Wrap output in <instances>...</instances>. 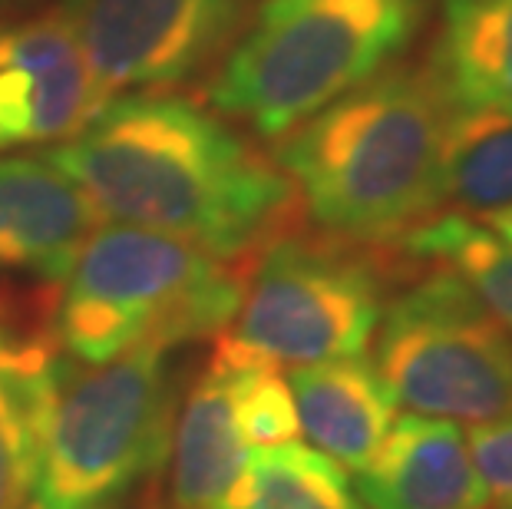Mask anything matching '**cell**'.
Returning <instances> with one entry per match:
<instances>
[{"label":"cell","instance_id":"6da1fadb","mask_svg":"<svg viewBox=\"0 0 512 509\" xmlns=\"http://www.w3.org/2000/svg\"><path fill=\"white\" fill-rule=\"evenodd\" d=\"M110 222L245 262L285 232L298 196L222 113L189 96L139 90L47 153Z\"/></svg>","mask_w":512,"mask_h":509},{"label":"cell","instance_id":"7a4b0ae2","mask_svg":"<svg viewBox=\"0 0 512 509\" xmlns=\"http://www.w3.org/2000/svg\"><path fill=\"white\" fill-rule=\"evenodd\" d=\"M446 119L427 63H390L281 136L275 162L324 235L403 242L443 209Z\"/></svg>","mask_w":512,"mask_h":509},{"label":"cell","instance_id":"3957f363","mask_svg":"<svg viewBox=\"0 0 512 509\" xmlns=\"http://www.w3.org/2000/svg\"><path fill=\"white\" fill-rule=\"evenodd\" d=\"M437 0H255L205 100L281 139L410 47Z\"/></svg>","mask_w":512,"mask_h":509},{"label":"cell","instance_id":"277c9868","mask_svg":"<svg viewBox=\"0 0 512 509\" xmlns=\"http://www.w3.org/2000/svg\"><path fill=\"white\" fill-rule=\"evenodd\" d=\"M248 272L179 238L106 222L86 238L57 305L53 338L80 364L159 344L219 338L245 295Z\"/></svg>","mask_w":512,"mask_h":509},{"label":"cell","instance_id":"5b68a950","mask_svg":"<svg viewBox=\"0 0 512 509\" xmlns=\"http://www.w3.org/2000/svg\"><path fill=\"white\" fill-rule=\"evenodd\" d=\"M172 348L146 344L103 364H57L40 430L37 509L126 500L172 447Z\"/></svg>","mask_w":512,"mask_h":509},{"label":"cell","instance_id":"8992f818","mask_svg":"<svg viewBox=\"0 0 512 509\" xmlns=\"http://www.w3.org/2000/svg\"><path fill=\"white\" fill-rule=\"evenodd\" d=\"M384 305L380 268L364 245L281 232L258 252L219 341L278 371L361 357Z\"/></svg>","mask_w":512,"mask_h":509},{"label":"cell","instance_id":"52a82bcc","mask_svg":"<svg viewBox=\"0 0 512 509\" xmlns=\"http://www.w3.org/2000/svg\"><path fill=\"white\" fill-rule=\"evenodd\" d=\"M374 371L410 414L470 427L512 414V341L450 268L384 305Z\"/></svg>","mask_w":512,"mask_h":509},{"label":"cell","instance_id":"ba28073f","mask_svg":"<svg viewBox=\"0 0 512 509\" xmlns=\"http://www.w3.org/2000/svg\"><path fill=\"white\" fill-rule=\"evenodd\" d=\"M255 0H63L76 40L113 96L169 93L205 77L242 37Z\"/></svg>","mask_w":512,"mask_h":509},{"label":"cell","instance_id":"9c48e42d","mask_svg":"<svg viewBox=\"0 0 512 509\" xmlns=\"http://www.w3.org/2000/svg\"><path fill=\"white\" fill-rule=\"evenodd\" d=\"M110 100L60 7L0 27V156L67 143Z\"/></svg>","mask_w":512,"mask_h":509},{"label":"cell","instance_id":"30bf717a","mask_svg":"<svg viewBox=\"0 0 512 509\" xmlns=\"http://www.w3.org/2000/svg\"><path fill=\"white\" fill-rule=\"evenodd\" d=\"M100 212L47 153L0 156V272L67 281Z\"/></svg>","mask_w":512,"mask_h":509},{"label":"cell","instance_id":"8fae6325","mask_svg":"<svg viewBox=\"0 0 512 509\" xmlns=\"http://www.w3.org/2000/svg\"><path fill=\"white\" fill-rule=\"evenodd\" d=\"M367 509H489V490L470 457L466 430L453 420L400 414L357 470Z\"/></svg>","mask_w":512,"mask_h":509},{"label":"cell","instance_id":"7c38bea8","mask_svg":"<svg viewBox=\"0 0 512 509\" xmlns=\"http://www.w3.org/2000/svg\"><path fill=\"white\" fill-rule=\"evenodd\" d=\"M242 357L215 338V351L185 397L172 430V509H225L252 447L238 427Z\"/></svg>","mask_w":512,"mask_h":509},{"label":"cell","instance_id":"4fadbf2b","mask_svg":"<svg viewBox=\"0 0 512 509\" xmlns=\"http://www.w3.org/2000/svg\"><path fill=\"white\" fill-rule=\"evenodd\" d=\"M60 344L0 298V509H34L40 430Z\"/></svg>","mask_w":512,"mask_h":509},{"label":"cell","instance_id":"5bb4252c","mask_svg":"<svg viewBox=\"0 0 512 509\" xmlns=\"http://www.w3.org/2000/svg\"><path fill=\"white\" fill-rule=\"evenodd\" d=\"M288 387L301 433L344 470H364L397 420V400L364 354L291 367Z\"/></svg>","mask_w":512,"mask_h":509},{"label":"cell","instance_id":"9a60e30c","mask_svg":"<svg viewBox=\"0 0 512 509\" xmlns=\"http://www.w3.org/2000/svg\"><path fill=\"white\" fill-rule=\"evenodd\" d=\"M427 70L450 106L512 116V0H440Z\"/></svg>","mask_w":512,"mask_h":509},{"label":"cell","instance_id":"2e32d148","mask_svg":"<svg viewBox=\"0 0 512 509\" xmlns=\"http://www.w3.org/2000/svg\"><path fill=\"white\" fill-rule=\"evenodd\" d=\"M466 219L512 209V116L450 106L443 139V205Z\"/></svg>","mask_w":512,"mask_h":509},{"label":"cell","instance_id":"e0dca14e","mask_svg":"<svg viewBox=\"0 0 512 509\" xmlns=\"http://www.w3.org/2000/svg\"><path fill=\"white\" fill-rule=\"evenodd\" d=\"M225 509H367L347 470L301 440L248 453Z\"/></svg>","mask_w":512,"mask_h":509},{"label":"cell","instance_id":"ac0fdd59","mask_svg":"<svg viewBox=\"0 0 512 509\" xmlns=\"http://www.w3.org/2000/svg\"><path fill=\"white\" fill-rule=\"evenodd\" d=\"M400 245L423 262L460 275L512 341V242L460 212H440Z\"/></svg>","mask_w":512,"mask_h":509},{"label":"cell","instance_id":"d6986e66","mask_svg":"<svg viewBox=\"0 0 512 509\" xmlns=\"http://www.w3.org/2000/svg\"><path fill=\"white\" fill-rule=\"evenodd\" d=\"M238 427H242V437L252 450L298 440V433H301L298 410H294L291 387L285 377H281L278 367L242 357V377H238Z\"/></svg>","mask_w":512,"mask_h":509},{"label":"cell","instance_id":"ffe728a7","mask_svg":"<svg viewBox=\"0 0 512 509\" xmlns=\"http://www.w3.org/2000/svg\"><path fill=\"white\" fill-rule=\"evenodd\" d=\"M466 443H470V457L489 490V500L512 506V414L473 427L466 433Z\"/></svg>","mask_w":512,"mask_h":509},{"label":"cell","instance_id":"44dd1931","mask_svg":"<svg viewBox=\"0 0 512 509\" xmlns=\"http://www.w3.org/2000/svg\"><path fill=\"white\" fill-rule=\"evenodd\" d=\"M489 229H493L496 235H503L506 242H512V209L503 212V215H496V219H489Z\"/></svg>","mask_w":512,"mask_h":509},{"label":"cell","instance_id":"7402d4cb","mask_svg":"<svg viewBox=\"0 0 512 509\" xmlns=\"http://www.w3.org/2000/svg\"><path fill=\"white\" fill-rule=\"evenodd\" d=\"M37 509V506H34ZM86 509H126V500H110V503H96V506H86Z\"/></svg>","mask_w":512,"mask_h":509},{"label":"cell","instance_id":"603a6c76","mask_svg":"<svg viewBox=\"0 0 512 509\" xmlns=\"http://www.w3.org/2000/svg\"><path fill=\"white\" fill-rule=\"evenodd\" d=\"M10 4H17V0H0V7H10Z\"/></svg>","mask_w":512,"mask_h":509},{"label":"cell","instance_id":"cb8c5ba5","mask_svg":"<svg viewBox=\"0 0 512 509\" xmlns=\"http://www.w3.org/2000/svg\"><path fill=\"white\" fill-rule=\"evenodd\" d=\"M499 509H512V506H499Z\"/></svg>","mask_w":512,"mask_h":509}]
</instances>
